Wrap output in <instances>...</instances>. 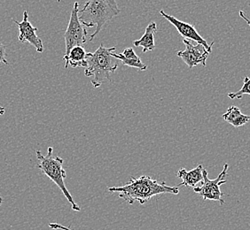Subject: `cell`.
I'll list each match as a JSON object with an SVG mask.
<instances>
[{"instance_id":"1","label":"cell","mask_w":250,"mask_h":230,"mask_svg":"<svg viewBox=\"0 0 250 230\" xmlns=\"http://www.w3.org/2000/svg\"><path fill=\"white\" fill-rule=\"evenodd\" d=\"M179 186H168L165 182H159L147 175L140 177H130V181L120 187H111L108 192L118 193V197L132 205L134 202H139L140 205H144L149 201L152 197L162 194H173L179 193Z\"/></svg>"},{"instance_id":"2","label":"cell","mask_w":250,"mask_h":230,"mask_svg":"<svg viewBox=\"0 0 250 230\" xmlns=\"http://www.w3.org/2000/svg\"><path fill=\"white\" fill-rule=\"evenodd\" d=\"M120 12L116 0H87L82 9H79L78 17L87 28L96 27L90 37V41H92L104 26Z\"/></svg>"},{"instance_id":"3","label":"cell","mask_w":250,"mask_h":230,"mask_svg":"<svg viewBox=\"0 0 250 230\" xmlns=\"http://www.w3.org/2000/svg\"><path fill=\"white\" fill-rule=\"evenodd\" d=\"M116 50V47L106 48L101 43L95 53H91L84 75L92 77L91 82L94 88H100L106 80L111 81L110 74L115 73L118 67V63H114L112 56Z\"/></svg>"},{"instance_id":"4","label":"cell","mask_w":250,"mask_h":230,"mask_svg":"<svg viewBox=\"0 0 250 230\" xmlns=\"http://www.w3.org/2000/svg\"><path fill=\"white\" fill-rule=\"evenodd\" d=\"M53 148L49 147L48 153L46 156H43L39 150L36 151L38 165L37 167L47 176V177L54 182L59 189L62 191L63 195L67 198L68 203L71 205L73 210L76 211H81L80 206L77 205L74 200L72 195L68 192L67 186L65 184V178L67 177V172L63 169V159L53 156Z\"/></svg>"},{"instance_id":"5","label":"cell","mask_w":250,"mask_h":230,"mask_svg":"<svg viewBox=\"0 0 250 230\" xmlns=\"http://www.w3.org/2000/svg\"><path fill=\"white\" fill-rule=\"evenodd\" d=\"M229 165L225 164L223 171L214 180H210L208 176V172L206 169H203V182L200 186L193 188L194 192L198 193L200 196H202L203 200H213L220 203L223 206L225 200L223 197L225 194L221 192L220 186L226 183V177L227 176V171H228Z\"/></svg>"},{"instance_id":"6","label":"cell","mask_w":250,"mask_h":230,"mask_svg":"<svg viewBox=\"0 0 250 230\" xmlns=\"http://www.w3.org/2000/svg\"><path fill=\"white\" fill-rule=\"evenodd\" d=\"M78 12H79V3L75 2L74 7L71 11L67 30L64 34V39L66 43L65 56L68 55L71 49L79 45L83 46V44L86 42L88 32L85 26L83 24L78 17Z\"/></svg>"},{"instance_id":"7","label":"cell","mask_w":250,"mask_h":230,"mask_svg":"<svg viewBox=\"0 0 250 230\" xmlns=\"http://www.w3.org/2000/svg\"><path fill=\"white\" fill-rule=\"evenodd\" d=\"M183 42L186 44V50L178 52L177 53L178 57L183 59L184 62L188 65L189 68H192L199 64L206 67V60L210 53L208 52L205 47L200 43L194 44L191 42V40L188 39H183Z\"/></svg>"},{"instance_id":"8","label":"cell","mask_w":250,"mask_h":230,"mask_svg":"<svg viewBox=\"0 0 250 230\" xmlns=\"http://www.w3.org/2000/svg\"><path fill=\"white\" fill-rule=\"evenodd\" d=\"M161 15H163L165 19L169 21L174 27L177 29L178 33L183 38V39H188V40H192L197 43H200L203 45L208 52L211 53L212 46L214 44V42H212L210 44L207 43V41L202 38L200 34L198 33L197 30L194 28V26L184 22L182 20L175 18L172 15H167L164 10L160 11Z\"/></svg>"},{"instance_id":"9","label":"cell","mask_w":250,"mask_h":230,"mask_svg":"<svg viewBox=\"0 0 250 230\" xmlns=\"http://www.w3.org/2000/svg\"><path fill=\"white\" fill-rule=\"evenodd\" d=\"M15 24L18 26L19 29V42L21 43H29L35 47L36 51L39 53L43 52V45L42 39L37 35L38 28H35L29 21L28 12L24 11L23 19L21 22L12 19Z\"/></svg>"},{"instance_id":"10","label":"cell","mask_w":250,"mask_h":230,"mask_svg":"<svg viewBox=\"0 0 250 230\" xmlns=\"http://www.w3.org/2000/svg\"><path fill=\"white\" fill-rule=\"evenodd\" d=\"M203 167L199 165L196 168L190 171L185 168H180L178 170L177 176L182 180L180 185L187 188H195L200 186L203 182Z\"/></svg>"},{"instance_id":"11","label":"cell","mask_w":250,"mask_h":230,"mask_svg":"<svg viewBox=\"0 0 250 230\" xmlns=\"http://www.w3.org/2000/svg\"><path fill=\"white\" fill-rule=\"evenodd\" d=\"M91 53H87L85 49L81 45L76 46L71 49V51L67 56H64L63 59L65 60V68H67L70 65L73 68L77 67H85L88 66V58L90 57Z\"/></svg>"},{"instance_id":"12","label":"cell","mask_w":250,"mask_h":230,"mask_svg":"<svg viewBox=\"0 0 250 230\" xmlns=\"http://www.w3.org/2000/svg\"><path fill=\"white\" fill-rule=\"evenodd\" d=\"M156 32H157V25L154 21L150 22L145 30L144 35L141 37V38L134 41L133 45L136 47H140V46L142 47L144 53L153 51L155 48L154 36Z\"/></svg>"},{"instance_id":"13","label":"cell","mask_w":250,"mask_h":230,"mask_svg":"<svg viewBox=\"0 0 250 230\" xmlns=\"http://www.w3.org/2000/svg\"><path fill=\"white\" fill-rule=\"evenodd\" d=\"M223 118L228 123H230L235 128L244 126L250 120V115H243L240 108L235 106L229 107L226 114L223 115Z\"/></svg>"},{"instance_id":"14","label":"cell","mask_w":250,"mask_h":230,"mask_svg":"<svg viewBox=\"0 0 250 230\" xmlns=\"http://www.w3.org/2000/svg\"><path fill=\"white\" fill-rule=\"evenodd\" d=\"M112 56L119 59L121 62L123 63L125 66H128V67H135V68H138L139 70L141 71H145L147 69V65H146L144 63L141 61L140 58H125L122 53H112Z\"/></svg>"},{"instance_id":"15","label":"cell","mask_w":250,"mask_h":230,"mask_svg":"<svg viewBox=\"0 0 250 230\" xmlns=\"http://www.w3.org/2000/svg\"><path fill=\"white\" fill-rule=\"evenodd\" d=\"M244 95H250V78L248 77H244L243 86L236 92L229 93L228 96L231 99H241Z\"/></svg>"},{"instance_id":"16","label":"cell","mask_w":250,"mask_h":230,"mask_svg":"<svg viewBox=\"0 0 250 230\" xmlns=\"http://www.w3.org/2000/svg\"><path fill=\"white\" fill-rule=\"evenodd\" d=\"M4 63L5 65H9L5 58V46L0 42V63Z\"/></svg>"},{"instance_id":"17","label":"cell","mask_w":250,"mask_h":230,"mask_svg":"<svg viewBox=\"0 0 250 230\" xmlns=\"http://www.w3.org/2000/svg\"><path fill=\"white\" fill-rule=\"evenodd\" d=\"M49 228L55 230H73L69 227H65L59 223H49Z\"/></svg>"},{"instance_id":"18","label":"cell","mask_w":250,"mask_h":230,"mask_svg":"<svg viewBox=\"0 0 250 230\" xmlns=\"http://www.w3.org/2000/svg\"><path fill=\"white\" fill-rule=\"evenodd\" d=\"M239 15L241 16V18L244 19L246 22H247L248 25L250 27V19L247 18V16H246L245 14H244V12H243V11H240V12H239Z\"/></svg>"},{"instance_id":"19","label":"cell","mask_w":250,"mask_h":230,"mask_svg":"<svg viewBox=\"0 0 250 230\" xmlns=\"http://www.w3.org/2000/svg\"><path fill=\"white\" fill-rule=\"evenodd\" d=\"M5 115V108L3 106H0V115Z\"/></svg>"},{"instance_id":"20","label":"cell","mask_w":250,"mask_h":230,"mask_svg":"<svg viewBox=\"0 0 250 230\" xmlns=\"http://www.w3.org/2000/svg\"><path fill=\"white\" fill-rule=\"evenodd\" d=\"M3 200H4V199H3V197H0V206H1V205H2V203H3Z\"/></svg>"}]
</instances>
